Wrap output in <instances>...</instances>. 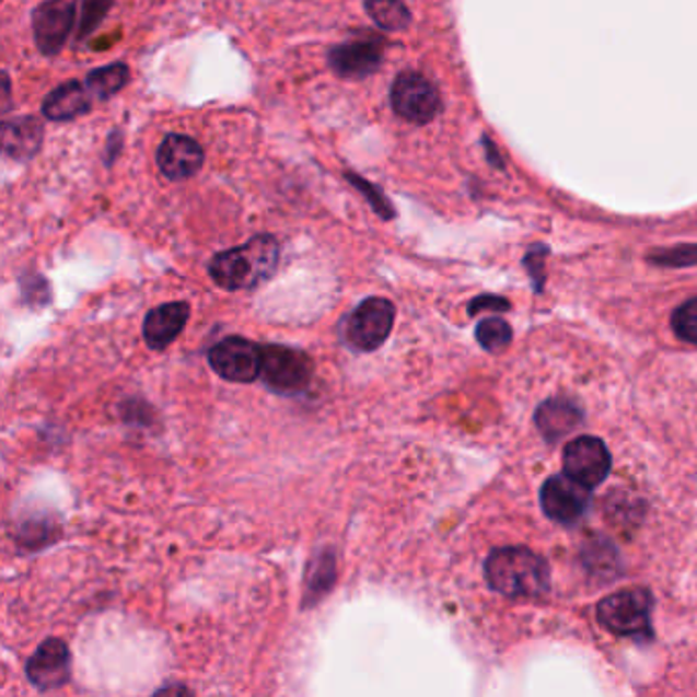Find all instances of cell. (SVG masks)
<instances>
[{
    "instance_id": "6da1fadb",
    "label": "cell",
    "mask_w": 697,
    "mask_h": 697,
    "mask_svg": "<svg viewBox=\"0 0 697 697\" xmlns=\"http://www.w3.org/2000/svg\"><path fill=\"white\" fill-rule=\"evenodd\" d=\"M279 260L277 237L263 233L237 248L219 252L209 264V275L225 291H248L270 279L279 268Z\"/></svg>"
},
{
    "instance_id": "7a4b0ae2",
    "label": "cell",
    "mask_w": 697,
    "mask_h": 697,
    "mask_svg": "<svg viewBox=\"0 0 697 697\" xmlns=\"http://www.w3.org/2000/svg\"><path fill=\"white\" fill-rule=\"evenodd\" d=\"M485 574L489 585L508 597H541L550 583L546 560L524 546L493 550L485 562Z\"/></svg>"
},
{
    "instance_id": "3957f363",
    "label": "cell",
    "mask_w": 697,
    "mask_h": 697,
    "mask_svg": "<svg viewBox=\"0 0 697 697\" xmlns=\"http://www.w3.org/2000/svg\"><path fill=\"white\" fill-rule=\"evenodd\" d=\"M313 376L311 358L291 346L268 344L263 346V371L260 379L264 385L277 395L293 397L310 387Z\"/></svg>"
},
{
    "instance_id": "277c9868",
    "label": "cell",
    "mask_w": 697,
    "mask_h": 697,
    "mask_svg": "<svg viewBox=\"0 0 697 697\" xmlns=\"http://www.w3.org/2000/svg\"><path fill=\"white\" fill-rule=\"evenodd\" d=\"M395 305L385 297H369L344 322V340L357 352H374L387 341Z\"/></svg>"
},
{
    "instance_id": "5b68a950",
    "label": "cell",
    "mask_w": 697,
    "mask_h": 697,
    "mask_svg": "<svg viewBox=\"0 0 697 697\" xmlns=\"http://www.w3.org/2000/svg\"><path fill=\"white\" fill-rule=\"evenodd\" d=\"M391 107L405 121L426 125L440 115L442 98L428 78L407 70L391 86Z\"/></svg>"
},
{
    "instance_id": "8992f818",
    "label": "cell",
    "mask_w": 697,
    "mask_h": 697,
    "mask_svg": "<svg viewBox=\"0 0 697 697\" xmlns=\"http://www.w3.org/2000/svg\"><path fill=\"white\" fill-rule=\"evenodd\" d=\"M597 620L618 636L640 635L651 624V595L642 589H624L597 605Z\"/></svg>"
},
{
    "instance_id": "52a82bcc",
    "label": "cell",
    "mask_w": 697,
    "mask_h": 697,
    "mask_svg": "<svg viewBox=\"0 0 697 697\" xmlns=\"http://www.w3.org/2000/svg\"><path fill=\"white\" fill-rule=\"evenodd\" d=\"M209 364L230 383H254L263 371V346L242 336H230L209 350Z\"/></svg>"
},
{
    "instance_id": "ba28073f",
    "label": "cell",
    "mask_w": 697,
    "mask_h": 697,
    "mask_svg": "<svg viewBox=\"0 0 697 697\" xmlns=\"http://www.w3.org/2000/svg\"><path fill=\"white\" fill-rule=\"evenodd\" d=\"M78 0H44L32 15L33 35L44 56H58L77 21Z\"/></svg>"
},
{
    "instance_id": "9c48e42d",
    "label": "cell",
    "mask_w": 697,
    "mask_h": 697,
    "mask_svg": "<svg viewBox=\"0 0 697 697\" xmlns=\"http://www.w3.org/2000/svg\"><path fill=\"white\" fill-rule=\"evenodd\" d=\"M565 473L585 487H595L604 483L612 468L609 452L604 442L593 435H579L567 444L562 456Z\"/></svg>"
},
{
    "instance_id": "30bf717a",
    "label": "cell",
    "mask_w": 697,
    "mask_h": 697,
    "mask_svg": "<svg viewBox=\"0 0 697 697\" xmlns=\"http://www.w3.org/2000/svg\"><path fill=\"white\" fill-rule=\"evenodd\" d=\"M543 510L558 524H574L589 506V487L569 475H555L546 480L541 491Z\"/></svg>"
},
{
    "instance_id": "8fae6325",
    "label": "cell",
    "mask_w": 697,
    "mask_h": 697,
    "mask_svg": "<svg viewBox=\"0 0 697 697\" xmlns=\"http://www.w3.org/2000/svg\"><path fill=\"white\" fill-rule=\"evenodd\" d=\"M72 657L68 644L60 638H47L27 663L30 682L42 689H58L70 682Z\"/></svg>"
},
{
    "instance_id": "7c38bea8",
    "label": "cell",
    "mask_w": 697,
    "mask_h": 697,
    "mask_svg": "<svg viewBox=\"0 0 697 697\" xmlns=\"http://www.w3.org/2000/svg\"><path fill=\"white\" fill-rule=\"evenodd\" d=\"M385 46L379 39H358L350 44L332 47L327 62L341 78H367L379 70L383 62Z\"/></svg>"
},
{
    "instance_id": "4fadbf2b",
    "label": "cell",
    "mask_w": 697,
    "mask_h": 697,
    "mask_svg": "<svg viewBox=\"0 0 697 697\" xmlns=\"http://www.w3.org/2000/svg\"><path fill=\"white\" fill-rule=\"evenodd\" d=\"M160 172L171 181H186L201 171L205 152L193 138L181 133H169L158 148Z\"/></svg>"
},
{
    "instance_id": "5bb4252c",
    "label": "cell",
    "mask_w": 697,
    "mask_h": 697,
    "mask_svg": "<svg viewBox=\"0 0 697 697\" xmlns=\"http://www.w3.org/2000/svg\"><path fill=\"white\" fill-rule=\"evenodd\" d=\"M190 317V307L185 301H172L148 311L143 320V340L152 350H166L176 340Z\"/></svg>"
},
{
    "instance_id": "9a60e30c",
    "label": "cell",
    "mask_w": 697,
    "mask_h": 697,
    "mask_svg": "<svg viewBox=\"0 0 697 697\" xmlns=\"http://www.w3.org/2000/svg\"><path fill=\"white\" fill-rule=\"evenodd\" d=\"M44 143V124L33 117L23 115L15 119H4L2 124V152L15 162H30Z\"/></svg>"
},
{
    "instance_id": "2e32d148",
    "label": "cell",
    "mask_w": 697,
    "mask_h": 697,
    "mask_svg": "<svg viewBox=\"0 0 697 697\" xmlns=\"http://www.w3.org/2000/svg\"><path fill=\"white\" fill-rule=\"evenodd\" d=\"M93 109L91 93L82 82L70 80L47 94L42 113L49 121H72Z\"/></svg>"
},
{
    "instance_id": "e0dca14e",
    "label": "cell",
    "mask_w": 697,
    "mask_h": 697,
    "mask_svg": "<svg viewBox=\"0 0 697 697\" xmlns=\"http://www.w3.org/2000/svg\"><path fill=\"white\" fill-rule=\"evenodd\" d=\"M581 421H583L581 409L567 399L544 402L536 411V426L546 435V440H553V442L574 432Z\"/></svg>"
},
{
    "instance_id": "ac0fdd59",
    "label": "cell",
    "mask_w": 697,
    "mask_h": 697,
    "mask_svg": "<svg viewBox=\"0 0 697 697\" xmlns=\"http://www.w3.org/2000/svg\"><path fill=\"white\" fill-rule=\"evenodd\" d=\"M336 583V557L324 550L311 562L310 577L305 585V605H315L326 597Z\"/></svg>"
},
{
    "instance_id": "d6986e66",
    "label": "cell",
    "mask_w": 697,
    "mask_h": 697,
    "mask_svg": "<svg viewBox=\"0 0 697 697\" xmlns=\"http://www.w3.org/2000/svg\"><path fill=\"white\" fill-rule=\"evenodd\" d=\"M131 78V72L127 63H109L105 68H96L86 77V89L98 101H109L111 96L121 93L127 82Z\"/></svg>"
},
{
    "instance_id": "ffe728a7",
    "label": "cell",
    "mask_w": 697,
    "mask_h": 697,
    "mask_svg": "<svg viewBox=\"0 0 697 697\" xmlns=\"http://www.w3.org/2000/svg\"><path fill=\"white\" fill-rule=\"evenodd\" d=\"M364 9L372 21L385 32H402L411 21V13L404 0H367Z\"/></svg>"
},
{
    "instance_id": "44dd1931",
    "label": "cell",
    "mask_w": 697,
    "mask_h": 697,
    "mask_svg": "<svg viewBox=\"0 0 697 697\" xmlns=\"http://www.w3.org/2000/svg\"><path fill=\"white\" fill-rule=\"evenodd\" d=\"M477 341L487 352H501L512 341V327L501 317H487L477 326Z\"/></svg>"
},
{
    "instance_id": "7402d4cb",
    "label": "cell",
    "mask_w": 697,
    "mask_h": 697,
    "mask_svg": "<svg viewBox=\"0 0 697 697\" xmlns=\"http://www.w3.org/2000/svg\"><path fill=\"white\" fill-rule=\"evenodd\" d=\"M346 181L355 186L358 193H362V195L367 197V201L371 205L372 211H374L379 218L385 219V221L395 218V207L388 202L385 193H383L379 186L372 185L367 178H362V176H358V174L350 171L346 172Z\"/></svg>"
},
{
    "instance_id": "603a6c76",
    "label": "cell",
    "mask_w": 697,
    "mask_h": 697,
    "mask_svg": "<svg viewBox=\"0 0 697 697\" xmlns=\"http://www.w3.org/2000/svg\"><path fill=\"white\" fill-rule=\"evenodd\" d=\"M115 0H82V15L78 25V42H84L93 35L103 19L107 16Z\"/></svg>"
},
{
    "instance_id": "cb8c5ba5",
    "label": "cell",
    "mask_w": 697,
    "mask_h": 697,
    "mask_svg": "<svg viewBox=\"0 0 697 697\" xmlns=\"http://www.w3.org/2000/svg\"><path fill=\"white\" fill-rule=\"evenodd\" d=\"M652 264L659 266H671V268H683V266H694L697 264V246L694 244H683L673 248L657 249L649 256Z\"/></svg>"
},
{
    "instance_id": "d4e9b609",
    "label": "cell",
    "mask_w": 697,
    "mask_h": 697,
    "mask_svg": "<svg viewBox=\"0 0 697 697\" xmlns=\"http://www.w3.org/2000/svg\"><path fill=\"white\" fill-rule=\"evenodd\" d=\"M673 329L682 340L697 344V299H692L675 310Z\"/></svg>"
},
{
    "instance_id": "484cf974",
    "label": "cell",
    "mask_w": 697,
    "mask_h": 697,
    "mask_svg": "<svg viewBox=\"0 0 697 697\" xmlns=\"http://www.w3.org/2000/svg\"><path fill=\"white\" fill-rule=\"evenodd\" d=\"M483 310L508 311L510 310V303H508L506 299H501V297H493V294H483V297H477L475 301H471L468 313H471V315H477V313Z\"/></svg>"
},
{
    "instance_id": "4316f807",
    "label": "cell",
    "mask_w": 697,
    "mask_h": 697,
    "mask_svg": "<svg viewBox=\"0 0 697 697\" xmlns=\"http://www.w3.org/2000/svg\"><path fill=\"white\" fill-rule=\"evenodd\" d=\"M546 256V248L544 246H536V248L530 249V254L526 256V266L530 268V275L536 279V287L541 289L543 284V260Z\"/></svg>"
},
{
    "instance_id": "83f0119b",
    "label": "cell",
    "mask_w": 697,
    "mask_h": 697,
    "mask_svg": "<svg viewBox=\"0 0 697 697\" xmlns=\"http://www.w3.org/2000/svg\"><path fill=\"white\" fill-rule=\"evenodd\" d=\"M483 143H485V148H487L489 162H491L496 169H503V160H501V155L497 154L496 146L491 143V140H489V138H483Z\"/></svg>"
},
{
    "instance_id": "f1b7e54d",
    "label": "cell",
    "mask_w": 697,
    "mask_h": 697,
    "mask_svg": "<svg viewBox=\"0 0 697 697\" xmlns=\"http://www.w3.org/2000/svg\"><path fill=\"white\" fill-rule=\"evenodd\" d=\"M2 91H4V94H2V111L7 113L9 107H11V80H9L7 72L2 74Z\"/></svg>"
}]
</instances>
